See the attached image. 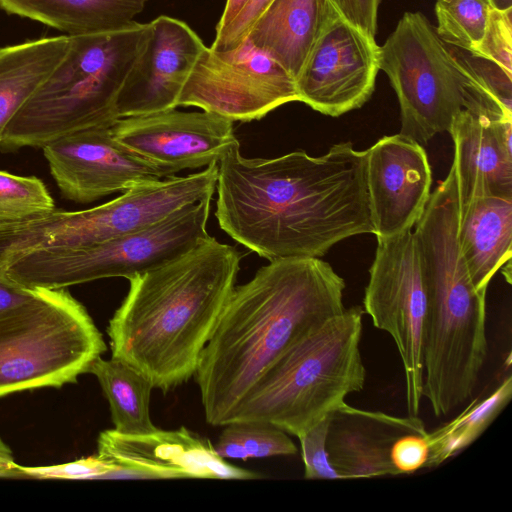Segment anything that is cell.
Instances as JSON below:
<instances>
[{
  "instance_id": "cell-1",
  "label": "cell",
  "mask_w": 512,
  "mask_h": 512,
  "mask_svg": "<svg viewBox=\"0 0 512 512\" xmlns=\"http://www.w3.org/2000/svg\"><path fill=\"white\" fill-rule=\"evenodd\" d=\"M216 189L220 228L269 261L320 258L346 238L373 234L365 151L351 142L322 156L268 159L246 158L237 144L218 162Z\"/></svg>"
},
{
  "instance_id": "cell-2",
  "label": "cell",
  "mask_w": 512,
  "mask_h": 512,
  "mask_svg": "<svg viewBox=\"0 0 512 512\" xmlns=\"http://www.w3.org/2000/svg\"><path fill=\"white\" fill-rule=\"evenodd\" d=\"M344 289L331 265L314 257L269 261L235 286L194 374L206 422L228 424L283 353L345 309Z\"/></svg>"
},
{
  "instance_id": "cell-3",
  "label": "cell",
  "mask_w": 512,
  "mask_h": 512,
  "mask_svg": "<svg viewBox=\"0 0 512 512\" xmlns=\"http://www.w3.org/2000/svg\"><path fill=\"white\" fill-rule=\"evenodd\" d=\"M241 257L208 235L129 278L107 328L112 357L165 393L187 382L236 286Z\"/></svg>"
},
{
  "instance_id": "cell-4",
  "label": "cell",
  "mask_w": 512,
  "mask_h": 512,
  "mask_svg": "<svg viewBox=\"0 0 512 512\" xmlns=\"http://www.w3.org/2000/svg\"><path fill=\"white\" fill-rule=\"evenodd\" d=\"M150 36L133 21L107 32L70 35L69 50L8 124L0 149L41 148L76 131L112 127L117 100Z\"/></svg>"
},
{
  "instance_id": "cell-5",
  "label": "cell",
  "mask_w": 512,
  "mask_h": 512,
  "mask_svg": "<svg viewBox=\"0 0 512 512\" xmlns=\"http://www.w3.org/2000/svg\"><path fill=\"white\" fill-rule=\"evenodd\" d=\"M364 310L345 308L294 343L269 368L230 422H264L297 438L363 389ZM229 422V423H230Z\"/></svg>"
},
{
  "instance_id": "cell-6",
  "label": "cell",
  "mask_w": 512,
  "mask_h": 512,
  "mask_svg": "<svg viewBox=\"0 0 512 512\" xmlns=\"http://www.w3.org/2000/svg\"><path fill=\"white\" fill-rule=\"evenodd\" d=\"M105 350L87 310L66 288L33 289L0 312V397L76 382Z\"/></svg>"
},
{
  "instance_id": "cell-7",
  "label": "cell",
  "mask_w": 512,
  "mask_h": 512,
  "mask_svg": "<svg viewBox=\"0 0 512 512\" xmlns=\"http://www.w3.org/2000/svg\"><path fill=\"white\" fill-rule=\"evenodd\" d=\"M379 69L400 107V134L427 144L466 108L507 117L480 90L421 12H405L383 45Z\"/></svg>"
},
{
  "instance_id": "cell-8",
  "label": "cell",
  "mask_w": 512,
  "mask_h": 512,
  "mask_svg": "<svg viewBox=\"0 0 512 512\" xmlns=\"http://www.w3.org/2000/svg\"><path fill=\"white\" fill-rule=\"evenodd\" d=\"M208 195L144 229L77 248L33 251L0 264V273L28 289H62L94 280L126 279L187 251L208 236Z\"/></svg>"
},
{
  "instance_id": "cell-9",
  "label": "cell",
  "mask_w": 512,
  "mask_h": 512,
  "mask_svg": "<svg viewBox=\"0 0 512 512\" xmlns=\"http://www.w3.org/2000/svg\"><path fill=\"white\" fill-rule=\"evenodd\" d=\"M364 293V312L387 332L400 355L408 416L418 417L422 396L423 330L427 297L412 230L378 239Z\"/></svg>"
},
{
  "instance_id": "cell-10",
  "label": "cell",
  "mask_w": 512,
  "mask_h": 512,
  "mask_svg": "<svg viewBox=\"0 0 512 512\" xmlns=\"http://www.w3.org/2000/svg\"><path fill=\"white\" fill-rule=\"evenodd\" d=\"M294 101H299L294 76L245 37L231 49L204 48L182 88L178 106L198 107L233 122H250Z\"/></svg>"
},
{
  "instance_id": "cell-11",
  "label": "cell",
  "mask_w": 512,
  "mask_h": 512,
  "mask_svg": "<svg viewBox=\"0 0 512 512\" xmlns=\"http://www.w3.org/2000/svg\"><path fill=\"white\" fill-rule=\"evenodd\" d=\"M379 70L375 37L337 12L295 78L299 101L324 115L338 117L370 99Z\"/></svg>"
},
{
  "instance_id": "cell-12",
  "label": "cell",
  "mask_w": 512,
  "mask_h": 512,
  "mask_svg": "<svg viewBox=\"0 0 512 512\" xmlns=\"http://www.w3.org/2000/svg\"><path fill=\"white\" fill-rule=\"evenodd\" d=\"M113 137L165 177L218 163L239 144L233 121L215 113L176 109L119 118Z\"/></svg>"
},
{
  "instance_id": "cell-13",
  "label": "cell",
  "mask_w": 512,
  "mask_h": 512,
  "mask_svg": "<svg viewBox=\"0 0 512 512\" xmlns=\"http://www.w3.org/2000/svg\"><path fill=\"white\" fill-rule=\"evenodd\" d=\"M110 128L76 131L41 147L50 173L66 199L90 203L166 178L159 169L122 146Z\"/></svg>"
},
{
  "instance_id": "cell-14",
  "label": "cell",
  "mask_w": 512,
  "mask_h": 512,
  "mask_svg": "<svg viewBox=\"0 0 512 512\" xmlns=\"http://www.w3.org/2000/svg\"><path fill=\"white\" fill-rule=\"evenodd\" d=\"M98 455L120 466L124 479L206 478L251 480L262 475L229 464L208 439L180 427L144 434L105 430L98 437Z\"/></svg>"
},
{
  "instance_id": "cell-15",
  "label": "cell",
  "mask_w": 512,
  "mask_h": 512,
  "mask_svg": "<svg viewBox=\"0 0 512 512\" xmlns=\"http://www.w3.org/2000/svg\"><path fill=\"white\" fill-rule=\"evenodd\" d=\"M364 151L373 234L378 240L412 230L431 195L432 172L423 146L398 133Z\"/></svg>"
},
{
  "instance_id": "cell-16",
  "label": "cell",
  "mask_w": 512,
  "mask_h": 512,
  "mask_svg": "<svg viewBox=\"0 0 512 512\" xmlns=\"http://www.w3.org/2000/svg\"><path fill=\"white\" fill-rule=\"evenodd\" d=\"M117 100L119 118L175 109L182 88L206 47L184 21L161 15Z\"/></svg>"
},
{
  "instance_id": "cell-17",
  "label": "cell",
  "mask_w": 512,
  "mask_h": 512,
  "mask_svg": "<svg viewBox=\"0 0 512 512\" xmlns=\"http://www.w3.org/2000/svg\"><path fill=\"white\" fill-rule=\"evenodd\" d=\"M454 144L458 210L479 197L512 198V119L463 109L448 130Z\"/></svg>"
},
{
  "instance_id": "cell-18",
  "label": "cell",
  "mask_w": 512,
  "mask_h": 512,
  "mask_svg": "<svg viewBox=\"0 0 512 512\" xmlns=\"http://www.w3.org/2000/svg\"><path fill=\"white\" fill-rule=\"evenodd\" d=\"M425 431L418 417L356 409L345 402L332 414L326 449L343 479L398 475L389 455L393 441L407 432Z\"/></svg>"
},
{
  "instance_id": "cell-19",
  "label": "cell",
  "mask_w": 512,
  "mask_h": 512,
  "mask_svg": "<svg viewBox=\"0 0 512 512\" xmlns=\"http://www.w3.org/2000/svg\"><path fill=\"white\" fill-rule=\"evenodd\" d=\"M337 12L333 0H271L245 37L296 78Z\"/></svg>"
},
{
  "instance_id": "cell-20",
  "label": "cell",
  "mask_w": 512,
  "mask_h": 512,
  "mask_svg": "<svg viewBox=\"0 0 512 512\" xmlns=\"http://www.w3.org/2000/svg\"><path fill=\"white\" fill-rule=\"evenodd\" d=\"M457 239L472 283L488 285L512 254V198L479 197L458 210Z\"/></svg>"
},
{
  "instance_id": "cell-21",
  "label": "cell",
  "mask_w": 512,
  "mask_h": 512,
  "mask_svg": "<svg viewBox=\"0 0 512 512\" xmlns=\"http://www.w3.org/2000/svg\"><path fill=\"white\" fill-rule=\"evenodd\" d=\"M70 35L0 48V140L11 120L67 54Z\"/></svg>"
},
{
  "instance_id": "cell-22",
  "label": "cell",
  "mask_w": 512,
  "mask_h": 512,
  "mask_svg": "<svg viewBox=\"0 0 512 512\" xmlns=\"http://www.w3.org/2000/svg\"><path fill=\"white\" fill-rule=\"evenodd\" d=\"M147 0H0L10 14L29 18L78 35L114 31L128 26Z\"/></svg>"
},
{
  "instance_id": "cell-23",
  "label": "cell",
  "mask_w": 512,
  "mask_h": 512,
  "mask_svg": "<svg viewBox=\"0 0 512 512\" xmlns=\"http://www.w3.org/2000/svg\"><path fill=\"white\" fill-rule=\"evenodd\" d=\"M107 398L114 429L123 434H144L157 429L150 418V396L154 388L135 368L111 357L96 359L89 368Z\"/></svg>"
},
{
  "instance_id": "cell-24",
  "label": "cell",
  "mask_w": 512,
  "mask_h": 512,
  "mask_svg": "<svg viewBox=\"0 0 512 512\" xmlns=\"http://www.w3.org/2000/svg\"><path fill=\"white\" fill-rule=\"evenodd\" d=\"M512 396V376H508L488 397L471 404L452 421L428 432L431 468L457 455L472 444L505 408Z\"/></svg>"
},
{
  "instance_id": "cell-25",
  "label": "cell",
  "mask_w": 512,
  "mask_h": 512,
  "mask_svg": "<svg viewBox=\"0 0 512 512\" xmlns=\"http://www.w3.org/2000/svg\"><path fill=\"white\" fill-rule=\"evenodd\" d=\"M218 437L214 449L222 458H266L293 455L297 447L282 429L264 422H230Z\"/></svg>"
},
{
  "instance_id": "cell-26",
  "label": "cell",
  "mask_w": 512,
  "mask_h": 512,
  "mask_svg": "<svg viewBox=\"0 0 512 512\" xmlns=\"http://www.w3.org/2000/svg\"><path fill=\"white\" fill-rule=\"evenodd\" d=\"M491 9L489 0H436V33L444 43L473 52L483 38Z\"/></svg>"
},
{
  "instance_id": "cell-27",
  "label": "cell",
  "mask_w": 512,
  "mask_h": 512,
  "mask_svg": "<svg viewBox=\"0 0 512 512\" xmlns=\"http://www.w3.org/2000/svg\"><path fill=\"white\" fill-rule=\"evenodd\" d=\"M54 208L42 180L0 170V223L20 221Z\"/></svg>"
},
{
  "instance_id": "cell-28",
  "label": "cell",
  "mask_w": 512,
  "mask_h": 512,
  "mask_svg": "<svg viewBox=\"0 0 512 512\" xmlns=\"http://www.w3.org/2000/svg\"><path fill=\"white\" fill-rule=\"evenodd\" d=\"M446 45L484 95L505 115L512 117V72L488 58Z\"/></svg>"
},
{
  "instance_id": "cell-29",
  "label": "cell",
  "mask_w": 512,
  "mask_h": 512,
  "mask_svg": "<svg viewBox=\"0 0 512 512\" xmlns=\"http://www.w3.org/2000/svg\"><path fill=\"white\" fill-rule=\"evenodd\" d=\"M119 468L120 466L98 454L50 466L24 467L17 464V470L22 477L38 479H108L109 474Z\"/></svg>"
},
{
  "instance_id": "cell-30",
  "label": "cell",
  "mask_w": 512,
  "mask_h": 512,
  "mask_svg": "<svg viewBox=\"0 0 512 512\" xmlns=\"http://www.w3.org/2000/svg\"><path fill=\"white\" fill-rule=\"evenodd\" d=\"M332 414L320 420L298 437L301 444L305 479H343L330 463L326 449Z\"/></svg>"
},
{
  "instance_id": "cell-31",
  "label": "cell",
  "mask_w": 512,
  "mask_h": 512,
  "mask_svg": "<svg viewBox=\"0 0 512 512\" xmlns=\"http://www.w3.org/2000/svg\"><path fill=\"white\" fill-rule=\"evenodd\" d=\"M512 8L489 14L483 38L473 53L488 58L512 72Z\"/></svg>"
},
{
  "instance_id": "cell-32",
  "label": "cell",
  "mask_w": 512,
  "mask_h": 512,
  "mask_svg": "<svg viewBox=\"0 0 512 512\" xmlns=\"http://www.w3.org/2000/svg\"><path fill=\"white\" fill-rule=\"evenodd\" d=\"M430 454L428 432H407L398 436L390 447V461L398 474L425 468Z\"/></svg>"
},
{
  "instance_id": "cell-33",
  "label": "cell",
  "mask_w": 512,
  "mask_h": 512,
  "mask_svg": "<svg viewBox=\"0 0 512 512\" xmlns=\"http://www.w3.org/2000/svg\"><path fill=\"white\" fill-rule=\"evenodd\" d=\"M270 1L250 0L236 18L222 32L215 35L211 48L226 50L237 46Z\"/></svg>"
},
{
  "instance_id": "cell-34",
  "label": "cell",
  "mask_w": 512,
  "mask_h": 512,
  "mask_svg": "<svg viewBox=\"0 0 512 512\" xmlns=\"http://www.w3.org/2000/svg\"><path fill=\"white\" fill-rule=\"evenodd\" d=\"M339 13L370 36L377 33L378 8L381 0H333Z\"/></svg>"
},
{
  "instance_id": "cell-35",
  "label": "cell",
  "mask_w": 512,
  "mask_h": 512,
  "mask_svg": "<svg viewBox=\"0 0 512 512\" xmlns=\"http://www.w3.org/2000/svg\"><path fill=\"white\" fill-rule=\"evenodd\" d=\"M33 289L24 288L0 273V312L27 299Z\"/></svg>"
},
{
  "instance_id": "cell-36",
  "label": "cell",
  "mask_w": 512,
  "mask_h": 512,
  "mask_svg": "<svg viewBox=\"0 0 512 512\" xmlns=\"http://www.w3.org/2000/svg\"><path fill=\"white\" fill-rule=\"evenodd\" d=\"M250 0H226L223 13L216 26V34L222 32L249 3Z\"/></svg>"
},
{
  "instance_id": "cell-37",
  "label": "cell",
  "mask_w": 512,
  "mask_h": 512,
  "mask_svg": "<svg viewBox=\"0 0 512 512\" xmlns=\"http://www.w3.org/2000/svg\"><path fill=\"white\" fill-rule=\"evenodd\" d=\"M17 464L13 458L0 456V476L1 477H22L17 470Z\"/></svg>"
},
{
  "instance_id": "cell-38",
  "label": "cell",
  "mask_w": 512,
  "mask_h": 512,
  "mask_svg": "<svg viewBox=\"0 0 512 512\" xmlns=\"http://www.w3.org/2000/svg\"><path fill=\"white\" fill-rule=\"evenodd\" d=\"M492 8L497 10H507L512 8V0H489Z\"/></svg>"
},
{
  "instance_id": "cell-39",
  "label": "cell",
  "mask_w": 512,
  "mask_h": 512,
  "mask_svg": "<svg viewBox=\"0 0 512 512\" xmlns=\"http://www.w3.org/2000/svg\"><path fill=\"white\" fill-rule=\"evenodd\" d=\"M0 456H4V457H7V458H13L12 457V453H11V450L9 449V447L2 441V439L0 438Z\"/></svg>"
},
{
  "instance_id": "cell-40",
  "label": "cell",
  "mask_w": 512,
  "mask_h": 512,
  "mask_svg": "<svg viewBox=\"0 0 512 512\" xmlns=\"http://www.w3.org/2000/svg\"><path fill=\"white\" fill-rule=\"evenodd\" d=\"M1 477V476H0Z\"/></svg>"
}]
</instances>
